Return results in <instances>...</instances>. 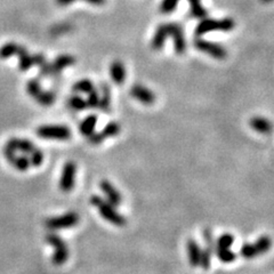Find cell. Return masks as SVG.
<instances>
[{
  "label": "cell",
  "instance_id": "6da1fadb",
  "mask_svg": "<svg viewBox=\"0 0 274 274\" xmlns=\"http://www.w3.org/2000/svg\"><path fill=\"white\" fill-rule=\"evenodd\" d=\"M91 203L97 208L98 213L102 215V217L105 221L110 222L111 224L117 225V227H124L126 224V218L120 213H118L114 209V206L111 205L106 200L98 197V195H92L91 198Z\"/></svg>",
  "mask_w": 274,
  "mask_h": 274
},
{
  "label": "cell",
  "instance_id": "7a4b0ae2",
  "mask_svg": "<svg viewBox=\"0 0 274 274\" xmlns=\"http://www.w3.org/2000/svg\"><path fill=\"white\" fill-rule=\"evenodd\" d=\"M235 27V22L231 17H225L222 20H213V18H203L195 28V36L201 37L213 31H232Z\"/></svg>",
  "mask_w": 274,
  "mask_h": 274
},
{
  "label": "cell",
  "instance_id": "3957f363",
  "mask_svg": "<svg viewBox=\"0 0 274 274\" xmlns=\"http://www.w3.org/2000/svg\"><path fill=\"white\" fill-rule=\"evenodd\" d=\"M45 239L54 248V255L51 257L53 264L57 266L64 264L69 258V248L66 242L60 235L55 234V233H48Z\"/></svg>",
  "mask_w": 274,
  "mask_h": 274
},
{
  "label": "cell",
  "instance_id": "277c9868",
  "mask_svg": "<svg viewBox=\"0 0 274 274\" xmlns=\"http://www.w3.org/2000/svg\"><path fill=\"white\" fill-rule=\"evenodd\" d=\"M234 242V236L229 233H224L217 239V242L215 244V253H216L217 258L223 263H232L235 261L236 255L229 249Z\"/></svg>",
  "mask_w": 274,
  "mask_h": 274
},
{
  "label": "cell",
  "instance_id": "5b68a950",
  "mask_svg": "<svg viewBox=\"0 0 274 274\" xmlns=\"http://www.w3.org/2000/svg\"><path fill=\"white\" fill-rule=\"evenodd\" d=\"M37 135L44 139L68 140L71 138V131L68 126L44 125L37 129Z\"/></svg>",
  "mask_w": 274,
  "mask_h": 274
},
{
  "label": "cell",
  "instance_id": "8992f818",
  "mask_svg": "<svg viewBox=\"0 0 274 274\" xmlns=\"http://www.w3.org/2000/svg\"><path fill=\"white\" fill-rule=\"evenodd\" d=\"M27 91L32 98L36 99V102H38L40 105L44 106L51 105L55 102V98H56L53 91L48 92V91H43L42 85L37 79H31L28 81Z\"/></svg>",
  "mask_w": 274,
  "mask_h": 274
},
{
  "label": "cell",
  "instance_id": "52a82bcc",
  "mask_svg": "<svg viewBox=\"0 0 274 274\" xmlns=\"http://www.w3.org/2000/svg\"><path fill=\"white\" fill-rule=\"evenodd\" d=\"M193 45L198 50L216 58V60H224V58H227L228 56L227 49L222 45H220V44L208 42V40L201 39L197 37V38L193 40Z\"/></svg>",
  "mask_w": 274,
  "mask_h": 274
},
{
  "label": "cell",
  "instance_id": "ba28073f",
  "mask_svg": "<svg viewBox=\"0 0 274 274\" xmlns=\"http://www.w3.org/2000/svg\"><path fill=\"white\" fill-rule=\"evenodd\" d=\"M78 223H79V215L76 212H69L64 215H61V216L48 218L45 222V225L48 229L55 231V229L73 228Z\"/></svg>",
  "mask_w": 274,
  "mask_h": 274
},
{
  "label": "cell",
  "instance_id": "9c48e42d",
  "mask_svg": "<svg viewBox=\"0 0 274 274\" xmlns=\"http://www.w3.org/2000/svg\"><path fill=\"white\" fill-rule=\"evenodd\" d=\"M203 238L206 241L205 249H201V256H200V264L203 270H209L210 264H212V257L213 253L215 250V242H214V236L213 232L210 228H205L203 231Z\"/></svg>",
  "mask_w": 274,
  "mask_h": 274
},
{
  "label": "cell",
  "instance_id": "30bf717a",
  "mask_svg": "<svg viewBox=\"0 0 274 274\" xmlns=\"http://www.w3.org/2000/svg\"><path fill=\"white\" fill-rule=\"evenodd\" d=\"M77 166L73 161H68L62 169L60 179V188L63 192H70L75 187Z\"/></svg>",
  "mask_w": 274,
  "mask_h": 274
},
{
  "label": "cell",
  "instance_id": "8fae6325",
  "mask_svg": "<svg viewBox=\"0 0 274 274\" xmlns=\"http://www.w3.org/2000/svg\"><path fill=\"white\" fill-rule=\"evenodd\" d=\"M169 37L174 40V49L177 55H183L186 50V40H185L183 28L179 23H168Z\"/></svg>",
  "mask_w": 274,
  "mask_h": 274
},
{
  "label": "cell",
  "instance_id": "7c38bea8",
  "mask_svg": "<svg viewBox=\"0 0 274 274\" xmlns=\"http://www.w3.org/2000/svg\"><path fill=\"white\" fill-rule=\"evenodd\" d=\"M131 95L144 105H151L155 101V95L153 94V91L139 84H136L132 87Z\"/></svg>",
  "mask_w": 274,
  "mask_h": 274
},
{
  "label": "cell",
  "instance_id": "4fadbf2b",
  "mask_svg": "<svg viewBox=\"0 0 274 274\" xmlns=\"http://www.w3.org/2000/svg\"><path fill=\"white\" fill-rule=\"evenodd\" d=\"M99 187H101L103 193L105 194L106 201H109L111 205H113V206L121 205L122 198H121L120 192L113 186L112 183H110L109 181H106V180H103L101 184H99Z\"/></svg>",
  "mask_w": 274,
  "mask_h": 274
},
{
  "label": "cell",
  "instance_id": "5bb4252c",
  "mask_svg": "<svg viewBox=\"0 0 274 274\" xmlns=\"http://www.w3.org/2000/svg\"><path fill=\"white\" fill-rule=\"evenodd\" d=\"M169 37V30H168V23H162L159 25L155 30L154 35L151 40V47L154 50H161L165 46V42Z\"/></svg>",
  "mask_w": 274,
  "mask_h": 274
},
{
  "label": "cell",
  "instance_id": "9a60e30c",
  "mask_svg": "<svg viewBox=\"0 0 274 274\" xmlns=\"http://www.w3.org/2000/svg\"><path fill=\"white\" fill-rule=\"evenodd\" d=\"M6 146L10 147V149L15 151V152L20 151V152L25 153V154H30L36 150L35 144H33L31 140L23 139V138H12V139H9L8 142H7Z\"/></svg>",
  "mask_w": 274,
  "mask_h": 274
},
{
  "label": "cell",
  "instance_id": "2e32d148",
  "mask_svg": "<svg viewBox=\"0 0 274 274\" xmlns=\"http://www.w3.org/2000/svg\"><path fill=\"white\" fill-rule=\"evenodd\" d=\"M75 63H76V58L73 57L72 55L63 54L55 58L54 62L50 63V65L54 75H57V73H60L64 69L69 68V66L75 65Z\"/></svg>",
  "mask_w": 274,
  "mask_h": 274
},
{
  "label": "cell",
  "instance_id": "e0dca14e",
  "mask_svg": "<svg viewBox=\"0 0 274 274\" xmlns=\"http://www.w3.org/2000/svg\"><path fill=\"white\" fill-rule=\"evenodd\" d=\"M187 256L188 263L192 268H197L200 264V256H201V248L194 239H188L187 243Z\"/></svg>",
  "mask_w": 274,
  "mask_h": 274
},
{
  "label": "cell",
  "instance_id": "ac0fdd59",
  "mask_svg": "<svg viewBox=\"0 0 274 274\" xmlns=\"http://www.w3.org/2000/svg\"><path fill=\"white\" fill-rule=\"evenodd\" d=\"M110 75L112 78L113 83L121 86L126 79V69L124 63L121 61H113L110 65Z\"/></svg>",
  "mask_w": 274,
  "mask_h": 274
},
{
  "label": "cell",
  "instance_id": "d6986e66",
  "mask_svg": "<svg viewBox=\"0 0 274 274\" xmlns=\"http://www.w3.org/2000/svg\"><path fill=\"white\" fill-rule=\"evenodd\" d=\"M15 55L18 57V60H20V63H18V69H20L22 72L28 71V70H30L32 66L35 65V63H33V56L29 54V51L25 49L23 46L18 45Z\"/></svg>",
  "mask_w": 274,
  "mask_h": 274
},
{
  "label": "cell",
  "instance_id": "ffe728a7",
  "mask_svg": "<svg viewBox=\"0 0 274 274\" xmlns=\"http://www.w3.org/2000/svg\"><path fill=\"white\" fill-rule=\"evenodd\" d=\"M250 127L261 134H269L272 131V124L266 118L254 117L250 120Z\"/></svg>",
  "mask_w": 274,
  "mask_h": 274
},
{
  "label": "cell",
  "instance_id": "44dd1931",
  "mask_svg": "<svg viewBox=\"0 0 274 274\" xmlns=\"http://www.w3.org/2000/svg\"><path fill=\"white\" fill-rule=\"evenodd\" d=\"M96 122H97V116L96 114H91L85 118V119L80 122L79 126V132L80 134L88 137L94 133Z\"/></svg>",
  "mask_w": 274,
  "mask_h": 274
},
{
  "label": "cell",
  "instance_id": "7402d4cb",
  "mask_svg": "<svg viewBox=\"0 0 274 274\" xmlns=\"http://www.w3.org/2000/svg\"><path fill=\"white\" fill-rule=\"evenodd\" d=\"M110 87L107 86L105 83L101 85V92L102 95L99 96V102H98V107L104 112H109L110 106H111V92H110Z\"/></svg>",
  "mask_w": 274,
  "mask_h": 274
},
{
  "label": "cell",
  "instance_id": "603a6c76",
  "mask_svg": "<svg viewBox=\"0 0 274 274\" xmlns=\"http://www.w3.org/2000/svg\"><path fill=\"white\" fill-rule=\"evenodd\" d=\"M191 7V14L195 18H205L207 16V10L202 6L201 0H187Z\"/></svg>",
  "mask_w": 274,
  "mask_h": 274
},
{
  "label": "cell",
  "instance_id": "cb8c5ba5",
  "mask_svg": "<svg viewBox=\"0 0 274 274\" xmlns=\"http://www.w3.org/2000/svg\"><path fill=\"white\" fill-rule=\"evenodd\" d=\"M271 244H272V241L268 235H262L261 238H258L257 241L254 243L255 249H256L258 256L262 254L268 253L270 248H271Z\"/></svg>",
  "mask_w": 274,
  "mask_h": 274
},
{
  "label": "cell",
  "instance_id": "d4e9b609",
  "mask_svg": "<svg viewBox=\"0 0 274 274\" xmlns=\"http://www.w3.org/2000/svg\"><path fill=\"white\" fill-rule=\"evenodd\" d=\"M14 168H16L20 172H25L29 167H30V160H29L28 157L25 155H21V157H17L15 154L12 160L9 161Z\"/></svg>",
  "mask_w": 274,
  "mask_h": 274
},
{
  "label": "cell",
  "instance_id": "484cf974",
  "mask_svg": "<svg viewBox=\"0 0 274 274\" xmlns=\"http://www.w3.org/2000/svg\"><path fill=\"white\" fill-rule=\"evenodd\" d=\"M99 133H101V135L104 139L107 138V137H114L120 133V125L114 121H111L103 128V131Z\"/></svg>",
  "mask_w": 274,
  "mask_h": 274
},
{
  "label": "cell",
  "instance_id": "4316f807",
  "mask_svg": "<svg viewBox=\"0 0 274 274\" xmlns=\"http://www.w3.org/2000/svg\"><path fill=\"white\" fill-rule=\"evenodd\" d=\"M92 88H94V84L90 79H81L78 80L77 83L73 85V91L77 92H85V94H88Z\"/></svg>",
  "mask_w": 274,
  "mask_h": 274
},
{
  "label": "cell",
  "instance_id": "83f0119b",
  "mask_svg": "<svg viewBox=\"0 0 274 274\" xmlns=\"http://www.w3.org/2000/svg\"><path fill=\"white\" fill-rule=\"evenodd\" d=\"M68 104L72 110H76V111H84L85 109H87L86 99H84L83 97H80V96L78 95L71 96V97L69 98Z\"/></svg>",
  "mask_w": 274,
  "mask_h": 274
},
{
  "label": "cell",
  "instance_id": "f1b7e54d",
  "mask_svg": "<svg viewBox=\"0 0 274 274\" xmlns=\"http://www.w3.org/2000/svg\"><path fill=\"white\" fill-rule=\"evenodd\" d=\"M18 48V45L15 43H7L0 48V58L2 60H6V58H9L10 56H14L16 54V50Z\"/></svg>",
  "mask_w": 274,
  "mask_h": 274
},
{
  "label": "cell",
  "instance_id": "f546056e",
  "mask_svg": "<svg viewBox=\"0 0 274 274\" xmlns=\"http://www.w3.org/2000/svg\"><path fill=\"white\" fill-rule=\"evenodd\" d=\"M240 254H241V256L246 259H253L258 256L257 251H256V249H255L254 243H244L241 247Z\"/></svg>",
  "mask_w": 274,
  "mask_h": 274
},
{
  "label": "cell",
  "instance_id": "4dcf8cb0",
  "mask_svg": "<svg viewBox=\"0 0 274 274\" xmlns=\"http://www.w3.org/2000/svg\"><path fill=\"white\" fill-rule=\"evenodd\" d=\"M180 0H162L160 3V12L162 14H170L176 9Z\"/></svg>",
  "mask_w": 274,
  "mask_h": 274
},
{
  "label": "cell",
  "instance_id": "1f68e13d",
  "mask_svg": "<svg viewBox=\"0 0 274 274\" xmlns=\"http://www.w3.org/2000/svg\"><path fill=\"white\" fill-rule=\"evenodd\" d=\"M86 102H87V107H91V109H94V107L98 106L99 94H98V91L95 90V88H92V90L88 92V98L86 99Z\"/></svg>",
  "mask_w": 274,
  "mask_h": 274
},
{
  "label": "cell",
  "instance_id": "d6a6232c",
  "mask_svg": "<svg viewBox=\"0 0 274 274\" xmlns=\"http://www.w3.org/2000/svg\"><path fill=\"white\" fill-rule=\"evenodd\" d=\"M30 165L35 166V167H39L42 166L44 161V153L39 149H36L32 153H30Z\"/></svg>",
  "mask_w": 274,
  "mask_h": 274
},
{
  "label": "cell",
  "instance_id": "836d02e7",
  "mask_svg": "<svg viewBox=\"0 0 274 274\" xmlns=\"http://www.w3.org/2000/svg\"><path fill=\"white\" fill-rule=\"evenodd\" d=\"M75 1H77V0H56V3L58 6H68V5H70V3L75 2ZM84 1H86L94 6H102V5H104L106 0H84Z\"/></svg>",
  "mask_w": 274,
  "mask_h": 274
},
{
  "label": "cell",
  "instance_id": "e575fe53",
  "mask_svg": "<svg viewBox=\"0 0 274 274\" xmlns=\"http://www.w3.org/2000/svg\"><path fill=\"white\" fill-rule=\"evenodd\" d=\"M262 1H263V2H271L272 0H262Z\"/></svg>",
  "mask_w": 274,
  "mask_h": 274
}]
</instances>
